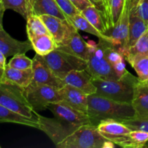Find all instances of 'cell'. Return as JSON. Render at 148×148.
<instances>
[{
    "label": "cell",
    "instance_id": "4316f807",
    "mask_svg": "<svg viewBox=\"0 0 148 148\" xmlns=\"http://www.w3.org/2000/svg\"><path fill=\"white\" fill-rule=\"evenodd\" d=\"M66 20L70 23L77 30L85 32L96 36L98 38H105V36L100 33L81 13L73 17H67Z\"/></svg>",
    "mask_w": 148,
    "mask_h": 148
},
{
    "label": "cell",
    "instance_id": "ab89813d",
    "mask_svg": "<svg viewBox=\"0 0 148 148\" xmlns=\"http://www.w3.org/2000/svg\"><path fill=\"white\" fill-rule=\"evenodd\" d=\"M7 63H6V56H4V53L0 51V69H4Z\"/></svg>",
    "mask_w": 148,
    "mask_h": 148
},
{
    "label": "cell",
    "instance_id": "60d3db41",
    "mask_svg": "<svg viewBox=\"0 0 148 148\" xmlns=\"http://www.w3.org/2000/svg\"><path fill=\"white\" fill-rule=\"evenodd\" d=\"M5 9H4L3 4L1 3V1H0V30L3 29L2 26V20H3V15H4V11H5Z\"/></svg>",
    "mask_w": 148,
    "mask_h": 148
},
{
    "label": "cell",
    "instance_id": "52a82bcc",
    "mask_svg": "<svg viewBox=\"0 0 148 148\" xmlns=\"http://www.w3.org/2000/svg\"><path fill=\"white\" fill-rule=\"evenodd\" d=\"M25 93L28 102L36 112L46 109L52 103L62 101L57 88L33 82L25 88Z\"/></svg>",
    "mask_w": 148,
    "mask_h": 148
},
{
    "label": "cell",
    "instance_id": "f546056e",
    "mask_svg": "<svg viewBox=\"0 0 148 148\" xmlns=\"http://www.w3.org/2000/svg\"><path fill=\"white\" fill-rule=\"evenodd\" d=\"M129 63L136 71L140 81L148 80V56L134 58Z\"/></svg>",
    "mask_w": 148,
    "mask_h": 148
},
{
    "label": "cell",
    "instance_id": "484cf974",
    "mask_svg": "<svg viewBox=\"0 0 148 148\" xmlns=\"http://www.w3.org/2000/svg\"><path fill=\"white\" fill-rule=\"evenodd\" d=\"M26 30L28 40L38 36L50 34L40 16L32 14L27 17Z\"/></svg>",
    "mask_w": 148,
    "mask_h": 148
},
{
    "label": "cell",
    "instance_id": "ba28073f",
    "mask_svg": "<svg viewBox=\"0 0 148 148\" xmlns=\"http://www.w3.org/2000/svg\"><path fill=\"white\" fill-rule=\"evenodd\" d=\"M130 26V7L127 1L119 20L114 26L108 27L104 33L105 39L111 42L120 53L125 56L127 51Z\"/></svg>",
    "mask_w": 148,
    "mask_h": 148
},
{
    "label": "cell",
    "instance_id": "ffe728a7",
    "mask_svg": "<svg viewBox=\"0 0 148 148\" xmlns=\"http://www.w3.org/2000/svg\"><path fill=\"white\" fill-rule=\"evenodd\" d=\"M136 10L137 9L130 10V26L127 50L135 44L137 40L148 29L147 23L137 14Z\"/></svg>",
    "mask_w": 148,
    "mask_h": 148
},
{
    "label": "cell",
    "instance_id": "b9f144b4",
    "mask_svg": "<svg viewBox=\"0 0 148 148\" xmlns=\"http://www.w3.org/2000/svg\"><path fill=\"white\" fill-rule=\"evenodd\" d=\"M3 73H4V69H0V83L1 82V78H2Z\"/></svg>",
    "mask_w": 148,
    "mask_h": 148
},
{
    "label": "cell",
    "instance_id": "7402d4cb",
    "mask_svg": "<svg viewBox=\"0 0 148 148\" xmlns=\"http://www.w3.org/2000/svg\"><path fill=\"white\" fill-rule=\"evenodd\" d=\"M10 122L39 129V123L0 104V123Z\"/></svg>",
    "mask_w": 148,
    "mask_h": 148
},
{
    "label": "cell",
    "instance_id": "2e32d148",
    "mask_svg": "<svg viewBox=\"0 0 148 148\" xmlns=\"http://www.w3.org/2000/svg\"><path fill=\"white\" fill-rule=\"evenodd\" d=\"M33 49L30 40L20 41L13 38L4 28L0 30V51L6 57L20 53H25Z\"/></svg>",
    "mask_w": 148,
    "mask_h": 148
},
{
    "label": "cell",
    "instance_id": "f1b7e54d",
    "mask_svg": "<svg viewBox=\"0 0 148 148\" xmlns=\"http://www.w3.org/2000/svg\"><path fill=\"white\" fill-rule=\"evenodd\" d=\"M127 0H110L108 28L117 23L124 11Z\"/></svg>",
    "mask_w": 148,
    "mask_h": 148
},
{
    "label": "cell",
    "instance_id": "6da1fadb",
    "mask_svg": "<svg viewBox=\"0 0 148 148\" xmlns=\"http://www.w3.org/2000/svg\"><path fill=\"white\" fill-rule=\"evenodd\" d=\"M88 115L92 125L108 120L124 122L136 117L131 103L113 101L96 93L88 95Z\"/></svg>",
    "mask_w": 148,
    "mask_h": 148
},
{
    "label": "cell",
    "instance_id": "e0dca14e",
    "mask_svg": "<svg viewBox=\"0 0 148 148\" xmlns=\"http://www.w3.org/2000/svg\"><path fill=\"white\" fill-rule=\"evenodd\" d=\"M59 90L62 101L79 111L88 114V95L69 85H64Z\"/></svg>",
    "mask_w": 148,
    "mask_h": 148
},
{
    "label": "cell",
    "instance_id": "4dcf8cb0",
    "mask_svg": "<svg viewBox=\"0 0 148 148\" xmlns=\"http://www.w3.org/2000/svg\"><path fill=\"white\" fill-rule=\"evenodd\" d=\"M10 67L17 69H27L32 68L33 65V59H30L25 56V53H20L13 56L7 64Z\"/></svg>",
    "mask_w": 148,
    "mask_h": 148
},
{
    "label": "cell",
    "instance_id": "3957f363",
    "mask_svg": "<svg viewBox=\"0 0 148 148\" xmlns=\"http://www.w3.org/2000/svg\"><path fill=\"white\" fill-rule=\"evenodd\" d=\"M0 104L39 123V114L27 101L25 88L11 83H0Z\"/></svg>",
    "mask_w": 148,
    "mask_h": 148
},
{
    "label": "cell",
    "instance_id": "8fae6325",
    "mask_svg": "<svg viewBox=\"0 0 148 148\" xmlns=\"http://www.w3.org/2000/svg\"><path fill=\"white\" fill-rule=\"evenodd\" d=\"M48 108L53 113L54 117L77 127L91 124L87 113L79 111L63 101L49 104Z\"/></svg>",
    "mask_w": 148,
    "mask_h": 148
},
{
    "label": "cell",
    "instance_id": "30bf717a",
    "mask_svg": "<svg viewBox=\"0 0 148 148\" xmlns=\"http://www.w3.org/2000/svg\"><path fill=\"white\" fill-rule=\"evenodd\" d=\"M38 117L39 130L43 131L56 146L79 127L56 117L47 118L40 114Z\"/></svg>",
    "mask_w": 148,
    "mask_h": 148
},
{
    "label": "cell",
    "instance_id": "5bb4252c",
    "mask_svg": "<svg viewBox=\"0 0 148 148\" xmlns=\"http://www.w3.org/2000/svg\"><path fill=\"white\" fill-rule=\"evenodd\" d=\"M65 85H69L80 90L87 95L96 93L97 88L92 82V77L86 69L73 70L63 79Z\"/></svg>",
    "mask_w": 148,
    "mask_h": 148
},
{
    "label": "cell",
    "instance_id": "5b68a950",
    "mask_svg": "<svg viewBox=\"0 0 148 148\" xmlns=\"http://www.w3.org/2000/svg\"><path fill=\"white\" fill-rule=\"evenodd\" d=\"M89 57L87 61L86 70L92 78L103 79H119V77L113 69V66L106 59L104 47L101 38L97 44L90 41Z\"/></svg>",
    "mask_w": 148,
    "mask_h": 148
},
{
    "label": "cell",
    "instance_id": "d590c367",
    "mask_svg": "<svg viewBox=\"0 0 148 148\" xmlns=\"http://www.w3.org/2000/svg\"><path fill=\"white\" fill-rule=\"evenodd\" d=\"M70 1L80 12L87 7L93 5L90 0H70Z\"/></svg>",
    "mask_w": 148,
    "mask_h": 148
},
{
    "label": "cell",
    "instance_id": "836d02e7",
    "mask_svg": "<svg viewBox=\"0 0 148 148\" xmlns=\"http://www.w3.org/2000/svg\"><path fill=\"white\" fill-rule=\"evenodd\" d=\"M137 14L148 25V0H143L137 7Z\"/></svg>",
    "mask_w": 148,
    "mask_h": 148
},
{
    "label": "cell",
    "instance_id": "44dd1931",
    "mask_svg": "<svg viewBox=\"0 0 148 148\" xmlns=\"http://www.w3.org/2000/svg\"><path fill=\"white\" fill-rule=\"evenodd\" d=\"M33 14L38 16L51 15L66 20L67 17L58 5L56 0H33Z\"/></svg>",
    "mask_w": 148,
    "mask_h": 148
},
{
    "label": "cell",
    "instance_id": "7bdbcfd3",
    "mask_svg": "<svg viewBox=\"0 0 148 148\" xmlns=\"http://www.w3.org/2000/svg\"><path fill=\"white\" fill-rule=\"evenodd\" d=\"M0 147H1V146H0Z\"/></svg>",
    "mask_w": 148,
    "mask_h": 148
},
{
    "label": "cell",
    "instance_id": "7c38bea8",
    "mask_svg": "<svg viewBox=\"0 0 148 148\" xmlns=\"http://www.w3.org/2000/svg\"><path fill=\"white\" fill-rule=\"evenodd\" d=\"M32 69L33 73V82L49 85L57 88L58 90L61 89L65 85L62 79L53 74L43 56L38 53H36L33 59Z\"/></svg>",
    "mask_w": 148,
    "mask_h": 148
},
{
    "label": "cell",
    "instance_id": "d6a6232c",
    "mask_svg": "<svg viewBox=\"0 0 148 148\" xmlns=\"http://www.w3.org/2000/svg\"><path fill=\"white\" fill-rule=\"evenodd\" d=\"M56 1L67 17H73L81 13L70 0H56Z\"/></svg>",
    "mask_w": 148,
    "mask_h": 148
},
{
    "label": "cell",
    "instance_id": "e575fe53",
    "mask_svg": "<svg viewBox=\"0 0 148 148\" xmlns=\"http://www.w3.org/2000/svg\"><path fill=\"white\" fill-rule=\"evenodd\" d=\"M113 69L114 72L116 74L117 76L119 78L124 76L128 71L126 69V64L124 62V58H123L121 61L118 62L117 63L113 64Z\"/></svg>",
    "mask_w": 148,
    "mask_h": 148
},
{
    "label": "cell",
    "instance_id": "f35d334b",
    "mask_svg": "<svg viewBox=\"0 0 148 148\" xmlns=\"http://www.w3.org/2000/svg\"><path fill=\"white\" fill-rule=\"evenodd\" d=\"M127 1H128L130 10H131V9H137V7H138L139 4H140L143 0H127Z\"/></svg>",
    "mask_w": 148,
    "mask_h": 148
},
{
    "label": "cell",
    "instance_id": "ee69618b",
    "mask_svg": "<svg viewBox=\"0 0 148 148\" xmlns=\"http://www.w3.org/2000/svg\"><path fill=\"white\" fill-rule=\"evenodd\" d=\"M0 1H1V0H0Z\"/></svg>",
    "mask_w": 148,
    "mask_h": 148
},
{
    "label": "cell",
    "instance_id": "d4e9b609",
    "mask_svg": "<svg viewBox=\"0 0 148 148\" xmlns=\"http://www.w3.org/2000/svg\"><path fill=\"white\" fill-rule=\"evenodd\" d=\"M5 10H12L25 20L33 14V0H1Z\"/></svg>",
    "mask_w": 148,
    "mask_h": 148
},
{
    "label": "cell",
    "instance_id": "9c48e42d",
    "mask_svg": "<svg viewBox=\"0 0 148 148\" xmlns=\"http://www.w3.org/2000/svg\"><path fill=\"white\" fill-rule=\"evenodd\" d=\"M97 127L101 135L116 145L125 148H134V143L130 136L132 130L123 122L108 120L101 121Z\"/></svg>",
    "mask_w": 148,
    "mask_h": 148
},
{
    "label": "cell",
    "instance_id": "ac0fdd59",
    "mask_svg": "<svg viewBox=\"0 0 148 148\" xmlns=\"http://www.w3.org/2000/svg\"><path fill=\"white\" fill-rule=\"evenodd\" d=\"M137 118H148V80L137 82L132 101Z\"/></svg>",
    "mask_w": 148,
    "mask_h": 148
},
{
    "label": "cell",
    "instance_id": "cb8c5ba5",
    "mask_svg": "<svg viewBox=\"0 0 148 148\" xmlns=\"http://www.w3.org/2000/svg\"><path fill=\"white\" fill-rule=\"evenodd\" d=\"M81 14L104 36L108 29L104 14L95 5H91L81 12Z\"/></svg>",
    "mask_w": 148,
    "mask_h": 148
},
{
    "label": "cell",
    "instance_id": "d6986e66",
    "mask_svg": "<svg viewBox=\"0 0 148 148\" xmlns=\"http://www.w3.org/2000/svg\"><path fill=\"white\" fill-rule=\"evenodd\" d=\"M33 73L32 68L27 69H17L10 67L7 64L4 69L1 82L11 83L25 88L33 82Z\"/></svg>",
    "mask_w": 148,
    "mask_h": 148
},
{
    "label": "cell",
    "instance_id": "4fadbf2b",
    "mask_svg": "<svg viewBox=\"0 0 148 148\" xmlns=\"http://www.w3.org/2000/svg\"><path fill=\"white\" fill-rule=\"evenodd\" d=\"M40 17L57 45L66 40L75 30H77L67 20H62L54 16L47 14Z\"/></svg>",
    "mask_w": 148,
    "mask_h": 148
},
{
    "label": "cell",
    "instance_id": "74e56055",
    "mask_svg": "<svg viewBox=\"0 0 148 148\" xmlns=\"http://www.w3.org/2000/svg\"><path fill=\"white\" fill-rule=\"evenodd\" d=\"M91 2L95 5L98 10H101L104 14V8H103V0H90ZM105 17V15H104Z\"/></svg>",
    "mask_w": 148,
    "mask_h": 148
},
{
    "label": "cell",
    "instance_id": "8d00e7d4",
    "mask_svg": "<svg viewBox=\"0 0 148 148\" xmlns=\"http://www.w3.org/2000/svg\"><path fill=\"white\" fill-rule=\"evenodd\" d=\"M109 1L110 0H103V4L104 8V15H105L106 20L107 26H108V14H109Z\"/></svg>",
    "mask_w": 148,
    "mask_h": 148
},
{
    "label": "cell",
    "instance_id": "603a6c76",
    "mask_svg": "<svg viewBox=\"0 0 148 148\" xmlns=\"http://www.w3.org/2000/svg\"><path fill=\"white\" fill-rule=\"evenodd\" d=\"M29 40L36 53L42 56L49 54L57 48V43L50 34L36 36Z\"/></svg>",
    "mask_w": 148,
    "mask_h": 148
},
{
    "label": "cell",
    "instance_id": "1f68e13d",
    "mask_svg": "<svg viewBox=\"0 0 148 148\" xmlns=\"http://www.w3.org/2000/svg\"><path fill=\"white\" fill-rule=\"evenodd\" d=\"M134 148H141L146 146L148 143V132L142 130H132L130 133Z\"/></svg>",
    "mask_w": 148,
    "mask_h": 148
},
{
    "label": "cell",
    "instance_id": "8992f818",
    "mask_svg": "<svg viewBox=\"0 0 148 148\" xmlns=\"http://www.w3.org/2000/svg\"><path fill=\"white\" fill-rule=\"evenodd\" d=\"M43 57L53 74L62 80L69 72L87 68L86 61L57 48Z\"/></svg>",
    "mask_w": 148,
    "mask_h": 148
},
{
    "label": "cell",
    "instance_id": "83f0119b",
    "mask_svg": "<svg viewBox=\"0 0 148 148\" xmlns=\"http://www.w3.org/2000/svg\"><path fill=\"white\" fill-rule=\"evenodd\" d=\"M145 56H148V29L137 40L135 44L127 50L124 59L130 62L134 58Z\"/></svg>",
    "mask_w": 148,
    "mask_h": 148
},
{
    "label": "cell",
    "instance_id": "7a4b0ae2",
    "mask_svg": "<svg viewBox=\"0 0 148 148\" xmlns=\"http://www.w3.org/2000/svg\"><path fill=\"white\" fill-rule=\"evenodd\" d=\"M139 78L127 72L119 79H103L92 78L97 88L96 94L121 103H132L134 88Z\"/></svg>",
    "mask_w": 148,
    "mask_h": 148
},
{
    "label": "cell",
    "instance_id": "277c9868",
    "mask_svg": "<svg viewBox=\"0 0 148 148\" xmlns=\"http://www.w3.org/2000/svg\"><path fill=\"white\" fill-rule=\"evenodd\" d=\"M110 140L101 135L98 127L86 124L78 127L73 133L56 146L58 148H105Z\"/></svg>",
    "mask_w": 148,
    "mask_h": 148
},
{
    "label": "cell",
    "instance_id": "9a60e30c",
    "mask_svg": "<svg viewBox=\"0 0 148 148\" xmlns=\"http://www.w3.org/2000/svg\"><path fill=\"white\" fill-rule=\"evenodd\" d=\"M57 49L77 56L86 62L89 57L88 43L84 40L77 30H75L66 40L57 45Z\"/></svg>",
    "mask_w": 148,
    "mask_h": 148
}]
</instances>
